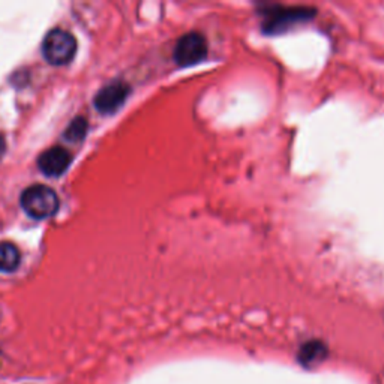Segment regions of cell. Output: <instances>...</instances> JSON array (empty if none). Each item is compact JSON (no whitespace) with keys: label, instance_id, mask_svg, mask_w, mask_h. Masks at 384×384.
<instances>
[{"label":"cell","instance_id":"obj_2","mask_svg":"<svg viewBox=\"0 0 384 384\" xmlns=\"http://www.w3.org/2000/svg\"><path fill=\"white\" fill-rule=\"evenodd\" d=\"M75 52H77V41L68 30L53 29L47 33L43 43L44 59L54 66L70 63Z\"/></svg>","mask_w":384,"mask_h":384},{"label":"cell","instance_id":"obj_4","mask_svg":"<svg viewBox=\"0 0 384 384\" xmlns=\"http://www.w3.org/2000/svg\"><path fill=\"white\" fill-rule=\"evenodd\" d=\"M129 92L131 89L127 83L113 81L98 92L95 96V107L98 108V111L104 114H111L118 111L125 104Z\"/></svg>","mask_w":384,"mask_h":384},{"label":"cell","instance_id":"obj_1","mask_svg":"<svg viewBox=\"0 0 384 384\" xmlns=\"http://www.w3.org/2000/svg\"><path fill=\"white\" fill-rule=\"evenodd\" d=\"M20 204L33 220H48L59 211V197L45 185H32L23 191Z\"/></svg>","mask_w":384,"mask_h":384},{"label":"cell","instance_id":"obj_10","mask_svg":"<svg viewBox=\"0 0 384 384\" xmlns=\"http://www.w3.org/2000/svg\"><path fill=\"white\" fill-rule=\"evenodd\" d=\"M5 149H6L5 138H3V136H0V158H2V155H3V152H5Z\"/></svg>","mask_w":384,"mask_h":384},{"label":"cell","instance_id":"obj_9","mask_svg":"<svg viewBox=\"0 0 384 384\" xmlns=\"http://www.w3.org/2000/svg\"><path fill=\"white\" fill-rule=\"evenodd\" d=\"M87 132V122L83 118H77L71 122L68 129L65 131V138L71 141V143H81L86 137Z\"/></svg>","mask_w":384,"mask_h":384},{"label":"cell","instance_id":"obj_3","mask_svg":"<svg viewBox=\"0 0 384 384\" xmlns=\"http://www.w3.org/2000/svg\"><path fill=\"white\" fill-rule=\"evenodd\" d=\"M209 53L207 41L202 33L191 32L183 35L174 48V61L180 66H192L203 62Z\"/></svg>","mask_w":384,"mask_h":384},{"label":"cell","instance_id":"obj_7","mask_svg":"<svg viewBox=\"0 0 384 384\" xmlns=\"http://www.w3.org/2000/svg\"><path fill=\"white\" fill-rule=\"evenodd\" d=\"M326 357H328V347L321 341H310L299 350V362L305 368L321 363Z\"/></svg>","mask_w":384,"mask_h":384},{"label":"cell","instance_id":"obj_6","mask_svg":"<svg viewBox=\"0 0 384 384\" xmlns=\"http://www.w3.org/2000/svg\"><path fill=\"white\" fill-rule=\"evenodd\" d=\"M314 11L308 10H279L270 11L269 19L264 23V30L267 33H281L293 28L296 23L311 19Z\"/></svg>","mask_w":384,"mask_h":384},{"label":"cell","instance_id":"obj_5","mask_svg":"<svg viewBox=\"0 0 384 384\" xmlns=\"http://www.w3.org/2000/svg\"><path fill=\"white\" fill-rule=\"evenodd\" d=\"M72 161L71 153L62 146H54L39 156L38 167L48 178H59L68 169Z\"/></svg>","mask_w":384,"mask_h":384},{"label":"cell","instance_id":"obj_8","mask_svg":"<svg viewBox=\"0 0 384 384\" xmlns=\"http://www.w3.org/2000/svg\"><path fill=\"white\" fill-rule=\"evenodd\" d=\"M20 249L11 242H0V272L11 273L20 266Z\"/></svg>","mask_w":384,"mask_h":384}]
</instances>
